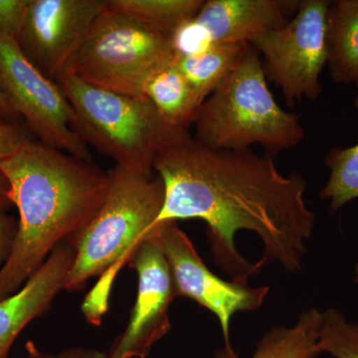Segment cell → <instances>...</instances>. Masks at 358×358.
I'll list each match as a JSON object with an SVG mask.
<instances>
[{
	"label": "cell",
	"mask_w": 358,
	"mask_h": 358,
	"mask_svg": "<svg viewBox=\"0 0 358 358\" xmlns=\"http://www.w3.org/2000/svg\"><path fill=\"white\" fill-rule=\"evenodd\" d=\"M154 169L164 185L154 227L204 221L214 260L232 280L248 282L271 263L303 268L315 215L301 174L280 173L272 155L208 148L192 134L164 148Z\"/></svg>",
	"instance_id": "cell-1"
},
{
	"label": "cell",
	"mask_w": 358,
	"mask_h": 358,
	"mask_svg": "<svg viewBox=\"0 0 358 358\" xmlns=\"http://www.w3.org/2000/svg\"><path fill=\"white\" fill-rule=\"evenodd\" d=\"M20 219L10 254L0 268V301L20 291L67 238L76 236L100 210L108 173L28 138L0 162Z\"/></svg>",
	"instance_id": "cell-2"
},
{
	"label": "cell",
	"mask_w": 358,
	"mask_h": 358,
	"mask_svg": "<svg viewBox=\"0 0 358 358\" xmlns=\"http://www.w3.org/2000/svg\"><path fill=\"white\" fill-rule=\"evenodd\" d=\"M108 176L109 188L102 207L72 237L76 254L64 287L65 291H78L91 278L103 274L82 308L95 326L107 310L115 274L148 236L164 201V182L157 174L145 176L115 166Z\"/></svg>",
	"instance_id": "cell-3"
},
{
	"label": "cell",
	"mask_w": 358,
	"mask_h": 358,
	"mask_svg": "<svg viewBox=\"0 0 358 358\" xmlns=\"http://www.w3.org/2000/svg\"><path fill=\"white\" fill-rule=\"evenodd\" d=\"M192 126L193 138L206 147L243 150L258 145L272 157L305 140L301 115L277 103L260 54L251 44L229 77L200 106Z\"/></svg>",
	"instance_id": "cell-4"
},
{
	"label": "cell",
	"mask_w": 358,
	"mask_h": 358,
	"mask_svg": "<svg viewBox=\"0 0 358 358\" xmlns=\"http://www.w3.org/2000/svg\"><path fill=\"white\" fill-rule=\"evenodd\" d=\"M57 83L74 112L78 136L127 171L152 176L157 155L190 134L167 122L145 96L99 88L71 75Z\"/></svg>",
	"instance_id": "cell-5"
},
{
	"label": "cell",
	"mask_w": 358,
	"mask_h": 358,
	"mask_svg": "<svg viewBox=\"0 0 358 358\" xmlns=\"http://www.w3.org/2000/svg\"><path fill=\"white\" fill-rule=\"evenodd\" d=\"M176 58L169 37L107 7L62 75L117 93L145 96L148 80Z\"/></svg>",
	"instance_id": "cell-6"
},
{
	"label": "cell",
	"mask_w": 358,
	"mask_h": 358,
	"mask_svg": "<svg viewBox=\"0 0 358 358\" xmlns=\"http://www.w3.org/2000/svg\"><path fill=\"white\" fill-rule=\"evenodd\" d=\"M331 0H303L286 25L268 30L251 42L263 59L266 76L294 106L315 101L327 66V14Z\"/></svg>",
	"instance_id": "cell-7"
},
{
	"label": "cell",
	"mask_w": 358,
	"mask_h": 358,
	"mask_svg": "<svg viewBox=\"0 0 358 358\" xmlns=\"http://www.w3.org/2000/svg\"><path fill=\"white\" fill-rule=\"evenodd\" d=\"M0 92L40 143L91 162L88 145L75 131L74 112L64 92L9 37H0Z\"/></svg>",
	"instance_id": "cell-8"
},
{
	"label": "cell",
	"mask_w": 358,
	"mask_h": 358,
	"mask_svg": "<svg viewBox=\"0 0 358 358\" xmlns=\"http://www.w3.org/2000/svg\"><path fill=\"white\" fill-rule=\"evenodd\" d=\"M166 256L178 296L196 301L216 315L224 338V348L234 352L230 341L231 320L238 312H253L262 307L270 293L267 286L252 288L241 280L224 281L213 274L200 258L192 240L176 221L157 224L152 230Z\"/></svg>",
	"instance_id": "cell-9"
},
{
	"label": "cell",
	"mask_w": 358,
	"mask_h": 358,
	"mask_svg": "<svg viewBox=\"0 0 358 358\" xmlns=\"http://www.w3.org/2000/svg\"><path fill=\"white\" fill-rule=\"evenodd\" d=\"M107 0H29L16 42L45 76L57 82Z\"/></svg>",
	"instance_id": "cell-10"
},
{
	"label": "cell",
	"mask_w": 358,
	"mask_h": 358,
	"mask_svg": "<svg viewBox=\"0 0 358 358\" xmlns=\"http://www.w3.org/2000/svg\"><path fill=\"white\" fill-rule=\"evenodd\" d=\"M129 263L138 274V296L128 326L107 358H147L171 329L169 308L178 294L171 267L152 231L134 250Z\"/></svg>",
	"instance_id": "cell-11"
},
{
	"label": "cell",
	"mask_w": 358,
	"mask_h": 358,
	"mask_svg": "<svg viewBox=\"0 0 358 358\" xmlns=\"http://www.w3.org/2000/svg\"><path fill=\"white\" fill-rule=\"evenodd\" d=\"M300 1L286 0H206L189 21L202 50L221 44H250L268 30L291 20Z\"/></svg>",
	"instance_id": "cell-12"
},
{
	"label": "cell",
	"mask_w": 358,
	"mask_h": 358,
	"mask_svg": "<svg viewBox=\"0 0 358 358\" xmlns=\"http://www.w3.org/2000/svg\"><path fill=\"white\" fill-rule=\"evenodd\" d=\"M75 254L73 245H58L20 291L0 301V358L8 357L21 331L43 315L64 289Z\"/></svg>",
	"instance_id": "cell-13"
},
{
	"label": "cell",
	"mask_w": 358,
	"mask_h": 358,
	"mask_svg": "<svg viewBox=\"0 0 358 358\" xmlns=\"http://www.w3.org/2000/svg\"><path fill=\"white\" fill-rule=\"evenodd\" d=\"M327 65L336 84H358V0H334L327 14Z\"/></svg>",
	"instance_id": "cell-14"
},
{
	"label": "cell",
	"mask_w": 358,
	"mask_h": 358,
	"mask_svg": "<svg viewBox=\"0 0 358 358\" xmlns=\"http://www.w3.org/2000/svg\"><path fill=\"white\" fill-rule=\"evenodd\" d=\"M324 313L308 308L299 315L294 327L274 326L257 343L251 358H315ZM213 358H238L236 352L220 348Z\"/></svg>",
	"instance_id": "cell-15"
},
{
	"label": "cell",
	"mask_w": 358,
	"mask_h": 358,
	"mask_svg": "<svg viewBox=\"0 0 358 358\" xmlns=\"http://www.w3.org/2000/svg\"><path fill=\"white\" fill-rule=\"evenodd\" d=\"M143 95L167 122L186 131H189L201 106L176 58L148 80Z\"/></svg>",
	"instance_id": "cell-16"
},
{
	"label": "cell",
	"mask_w": 358,
	"mask_h": 358,
	"mask_svg": "<svg viewBox=\"0 0 358 358\" xmlns=\"http://www.w3.org/2000/svg\"><path fill=\"white\" fill-rule=\"evenodd\" d=\"M249 44L213 45L195 55L176 57V63L200 103L229 77Z\"/></svg>",
	"instance_id": "cell-17"
},
{
	"label": "cell",
	"mask_w": 358,
	"mask_h": 358,
	"mask_svg": "<svg viewBox=\"0 0 358 358\" xmlns=\"http://www.w3.org/2000/svg\"><path fill=\"white\" fill-rule=\"evenodd\" d=\"M204 0H107V7L131 16L171 38L193 20Z\"/></svg>",
	"instance_id": "cell-18"
},
{
	"label": "cell",
	"mask_w": 358,
	"mask_h": 358,
	"mask_svg": "<svg viewBox=\"0 0 358 358\" xmlns=\"http://www.w3.org/2000/svg\"><path fill=\"white\" fill-rule=\"evenodd\" d=\"M324 162L329 176L320 197L329 201V210L336 212L358 199V143L331 148Z\"/></svg>",
	"instance_id": "cell-19"
},
{
	"label": "cell",
	"mask_w": 358,
	"mask_h": 358,
	"mask_svg": "<svg viewBox=\"0 0 358 358\" xmlns=\"http://www.w3.org/2000/svg\"><path fill=\"white\" fill-rule=\"evenodd\" d=\"M317 348L334 358H358V324L350 322L338 308H327Z\"/></svg>",
	"instance_id": "cell-20"
},
{
	"label": "cell",
	"mask_w": 358,
	"mask_h": 358,
	"mask_svg": "<svg viewBox=\"0 0 358 358\" xmlns=\"http://www.w3.org/2000/svg\"><path fill=\"white\" fill-rule=\"evenodd\" d=\"M29 0H0V37L16 39Z\"/></svg>",
	"instance_id": "cell-21"
},
{
	"label": "cell",
	"mask_w": 358,
	"mask_h": 358,
	"mask_svg": "<svg viewBox=\"0 0 358 358\" xmlns=\"http://www.w3.org/2000/svg\"><path fill=\"white\" fill-rule=\"evenodd\" d=\"M27 140L24 131L14 122L0 121V162L17 152Z\"/></svg>",
	"instance_id": "cell-22"
},
{
	"label": "cell",
	"mask_w": 358,
	"mask_h": 358,
	"mask_svg": "<svg viewBox=\"0 0 358 358\" xmlns=\"http://www.w3.org/2000/svg\"><path fill=\"white\" fill-rule=\"evenodd\" d=\"M17 231V222L0 207V263H4L10 254Z\"/></svg>",
	"instance_id": "cell-23"
},
{
	"label": "cell",
	"mask_w": 358,
	"mask_h": 358,
	"mask_svg": "<svg viewBox=\"0 0 358 358\" xmlns=\"http://www.w3.org/2000/svg\"><path fill=\"white\" fill-rule=\"evenodd\" d=\"M56 358H107V355L98 350L76 348L65 350Z\"/></svg>",
	"instance_id": "cell-24"
},
{
	"label": "cell",
	"mask_w": 358,
	"mask_h": 358,
	"mask_svg": "<svg viewBox=\"0 0 358 358\" xmlns=\"http://www.w3.org/2000/svg\"><path fill=\"white\" fill-rule=\"evenodd\" d=\"M11 205H13V202L10 199V188H9L8 181L0 169V207L6 209Z\"/></svg>",
	"instance_id": "cell-25"
},
{
	"label": "cell",
	"mask_w": 358,
	"mask_h": 358,
	"mask_svg": "<svg viewBox=\"0 0 358 358\" xmlns=\"http://www.w3.org/2000/svg\"><path fill=\"white\" fill-rule=\"evenodd\" d=\"M18 115L14 112L11 106L7 102L6 96L0 92V121L13 122Z\"/></svg>",
	"instance_id": "cell-26"
},
{
	"label": "cell",
	"mask_w": 358,
	"mask_h": 358,
	"mask_svg": "<svg viewBox=\"0 0 358 358\" xmlns=\"http://www.w3.org/2000/svg\"><path fill=\"white\" fill-rule=\"evenodd\" d=\"M26 358H56L53 357V355H47V353H44L40 352L39 350H37L32 343H30L29 346H28V355Z\"/></svg>",
	"instance_id": "cell-27"
},
{
	"label": "cell",
	"mask_w": 358,
	"mask_h": 358,
	"mask_svg": "<svg viewBox=\"0 0 358 358\" xmlns=\"http://www.w3.org/2000/svg\"><path fill=\"white\" fill-rule=\"evenodd\" d=\"M355 284L358 286V260L357 262L355 263Z\"/></svg>",
	"instance_id": "cell-28"
},
{
	"label": "cell",
	"mask_w": 358,
	"mask_h": 358,
	"mask_svg": "<svg viewBox=\"0 0 358 358\" xmlns=\"http://www.w3.org/2000/svg\"><path fill=\"white\" fill-rule=\"evenodd\" d=\"M357 96H355V107L357 108V109L358 110V84L357 85Z\"/></svg>",
	"instance_id": "cell-29"
}]
</instances>
